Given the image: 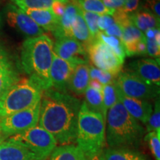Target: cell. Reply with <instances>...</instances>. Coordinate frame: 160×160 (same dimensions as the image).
Returning <instances> with one entry per match:
<instances>
[{"label": "cell", "mask_w": 160, "mask_h": 160, "mask_svg": "<svg viewBox=\"0 0 160 160\" xmlns=\"http://www.w3.org/2000/svg\"><path fill=\"white\" fill-rule=\"evenodd\" d=\"M82 103L68 93L51 88L43 91L39 125L60 145L76 143L77 122Z\"/></svg>", "instance_id": "6da1fadb"}, {"label": "cell", "mask_w": 160, "mask_h": 160, "mask_svg": "<svg viewBox=\"0 0 160 160\" xmlns=\"http://www.w3.org/2000/svg\"><path fill=\"white\" fill-rule=\"evenodd\" d=\"M53 43L48 35L28 38L21 50V65L26 73L39 84L43 91L51 88L50 79Z\"/></svg>", "instance_id": "7a4b0ae2"}, {"label": "cell", "mask_w": 160, "mask_h": 160, "mask_svg": "<svg viewBox=\"0 0 160 160\" xmlns=\"http://www.w3.org/2000/svg\"><path fill=\"white\" fill-rule=\"evenodd\" d=\"M105 142L108 148H134L140 145L145 129L118 101L107 112Z\"/></svg>", "instance_id": "3957f363"}, {"label": "cell", "mask_w": 160, "mask_h": 160, "mask_svg": "<svg viewBox=\"0 0 160 160\" xmlns=\"http://www.w3.org/2000/svg\"><path fill=\"white\" fill-rule=\"evenodd\" d=\"M76 143L88 159L100 154L106 143L105 119L89 110L84 102L78 116Z\"/></svg>", "instance_id": "277c9868"}, {"label": "cell", "mask_w": 160, "mask_h": 160, "mask_svg": "<svg viewBox=\"0 0 160 160\" xmlns=\"http://www.w3.org/2000/svg\"><path fill=\"white\" fill-rule=\"evenodd\" d=\"M43 90L32 78H20L0 99V119L41 101Z\"/></svg>", "instance_id": "5b68a950"}, {"label": "cell", "mask_w": 160, "mask_h": 160, "mask_svg": "<svg viewBox=\"0 0 160 160\" xmlns=\"http://www.w3.org/2000/svg\"><path fill=\"white\" fill-rule=\"evenodd\" d=\"M9 139L25 146L41 160H47L57 147L55 138L39 125Z\"/></svg>", "instance_id": "8992f818"}, {"label": "cell", "mask_w": 160, "mask_h": 160, "mask_svg": "<svg viewBox=\"0 0 160 160\" xmlns=\"http://www.w3.org/2000/svg\"><path fill=\"white\" fill-rule=\"evenodd\" d=\"M116 83L122 93L128 97L150 101L159 96V86L148 82L130 71L120 72Z\"/></svg>", "instance_id": "52a82bcc"}, {"label": "cell", "mask_w": 160, "mask_h": 160, "mask_svg": "<svg viewBox=\"0 0 160 160\" xmlns=\"http://www.w3.org/2000/svg\"><path fill=\"white\" fill-rule=\"evenodd\" d=\"M41 101L29 108L22 110L0 119V133L12 137L38 125Z\"/></svg>", "instance_id": "ba28073f"}, {"label": "cell", "mask_w": 160, "mask_h": 160, "mask_svg": "<svg viewBox=\"0 0 160 160\" xmlns=\"http://www.w3.org/2000/svg\"><path fill=\"white\" fill-rule=\"evenodd\" d=\"M88 57L97 68L103 70L115 77L122 71L123 62L105 43L96 39L86 49Z\"/></svg>", "instance_id": "9c48e42d"}, {"label": "cell", "mask_w": 160, "mask_h": 160, "mask_svg": "<svg viewBox=\"0 0 160 160\" xmlns=\"http://www.w3.org/2000/svg\"><path fill=\"white\" fill-rule=\"evenodd\" d=\"M5 16L6 22L10 27L28 38L37 37L44 34V30L13 3L6 6Z\"/></svg>", "instance_id": "30bf717a"}, {"label": "cell", "mask_w": 160, "mask_h": 160, "mask_svg": "<svg viewBox=\"0 0 160 160\" xmlns=\"http://www.w3.org/2000/svg\"><path fill=\"white\" fill-rule=\"evenodd\" d=\"M78 63L67 61L58 57L53 53V61L50 69V79L51 88L59 92L67 93L68 85Z\"/></svg>", "instance_id": "8fae6325"}, {"label": "cell", "mask_w": 160, "mask_h": 160, "mask_svg": "<svg viewBox=\"0 0 160 160\" xmlns=\"http://www.w3.org/2000/svg\"><path fill=\"white\" fill-rule=\"evenodd\" d=\"M53 53L61 59L77 62H88L85 47L72 37H63L57 39L53 45Z\"/></svg>", "instance_id": "7c38bea8"}, {"label": "cell", "mask_w": 160, "mask_h": 160, "mask_svg": "<svg viewBox=\"0 0 160 160\" xmlns=\"http://www.w3.org/2000/svg\"><path fill=\"white\" fill-rule=\"evenodd\" d=\"M148 82L160 86L159 62L151 58L135 60L130 63L128 71Z\"/></svg>", "instance_id": "4fadbf2b"}, {"label": "cell", "mask_w": 160, "mask_h": 160, "mask_svg": "<svg viewBox=\"0 0 160 160\" xmlns=\"http://www.w3.org/2000/svg\"><path fill=\"white\" fill-rule=\"evenodd\" d=\"M118 99L126 111L138 122L146 125L153 111V105L149 100L135 99L124 95L118 88Z\"/></svg>", "instance_id": "5bb4252c"}, {"label": "cell", "mask_w": 160, "mask_h": 160, "mask_svg": "<svg viewBox=\"0 0 160 160\" xmlns=\"http://www.w3.org/2000/svg\"><path fill=\"white\" fill-rule=\"evenodd\" d=\"M0 160H41L28 149L11 139L0 142Z\"/></svg>", "instance_id": "9a60e30c"}, {"label": "cell", "mask_w": 160, "mask_h": 160, "mask_svg": "<svg viewBox=\"0 0 160 160\" xmlns=\"http://www.w3.org/2000/svg\"><path fill=\"white\" fill-rule=\"evenodd\" d=\"M19 79L14 64L4 51L0 55V99L8 89Z\"/></svg>", "instance_id": "2e32d148"}, {"label": "cell", "mask_w": 160, "mask_h": 160, "mask_svg": "<svg viewBox=\"0 0 160 160\" xmlns=\"http://www.w3.org/2000/svg\"><path fill=\"white\" fill-rule=\"evenodd\" d=\"M90 65L88 62L79 63L76 66L69 80L68 89L78 96L85 93L89 85Z\"/></svg>", "instance_id": "e0dca14e"}, {"label": "cell", "mask_w": 160, "mask_h": 160, "mask_svg": "<svg viewBox=\"0 0 160 160\" xmlns=\"http://www.w3.org/2000/svg\"><path fill=\"white\" fill-rule=\"evenodd\" d=\"M22 11L31 17L42 29L53 33L57 28L59 19L56 17L51 9H25Z\"/></svg>", "instance_id": "ac0fdd59"}, {"label": "cell", "mask_w": 160, "mask_h": 160, "mask_svg": "<svg viewBox=\"0 0 160 160\" xmlns=\"http://www.w3.org/2000/svg\"><path fill=\"white\" fill-rule=\"evenodd\" d=\"M102 160H150L147 155L135 148H104L99 154Z\"/></svg>", "instance_id": "d6986e66"}, {"label": "cell", "mask_w": 160, "mask_h": 160, "mask_svg": "<svg viewBox=\"0 0 160 160\" xmlns=\"http://www.w3.org/2000/svg\"><path fill=\"white\" fill-rule=\"evenodd\" d=\"M79 13V8L71 0H68L62 17L59 19L57 28L53 32L56 39L63 37H71V28L76 17Z\"/></svg>", "instance_id": "ffe728a7"}, {"label": "cell", "mask_w": 160, "mask_h": 160, "mask_svg": "<svg viewBox=\"0 0 160 160\" xmlns=\"http://www.w3.org/2000/svg\"><path fill=\"white\" fill-rule=\"evenodd\" d=\"M129 16L132 24L142 33L148 29L159 28L160 19L151 12L142 8Z\"/></svg>", "instance_id": "44dd1931"}, {"label": "cell", "mask_w": 160, "mask_h": 160, "mask_svg": "<svg viewBox=\"0 0 160 160\" xmlns=\"http://www.w3.org/2000/svg\"><path fill=\"white\" fill-rule=\"evenodd\" d=\"M71 37L81 43L85 47V50L93 42V40H95L92 37L85 20L80 14L79 11L72 25Z\"/></svg>", "instance_id": "7402d4cb"}, {"label": "cell", "mask_w": 160, "mask_h": 160, "mask_svg": "<svg viewBox=\"0 0 160 160\" xmlns=\"http://www.w3.org/2000/svg\"><path fill=\"white\" fill-rule=\"evenodd\" d=\"M50 160H88L77 145L57 146L50 156Z\"/></svg>", "instance_id": "603a6c76"}, {"label": "cell", "mask_w": 160, "mask_h": 160, "mask_svg": "<svg viewBox=\"0 0 160 160\" xmlns=\"http://www.w3.org/2000/svg\"><path fill=\"white\" fill-rule=\"evenodd\" d=\"M84 94L85 97L84 102L85 103L88 109L96 113H100L105 120L107 112L105 111L103 105L102 92L88 86Z\"/></svg>", "instance_id": "cb8c5ba5"}, {"label": "cell", "mask_w": 160, "mask_h": 160, "mask_svg": "<svg viewBox=\"0 0 160 160\" xmlns=\"http://www.w3.org/2000/svg\"><path fill=\"white\" fill-rule=\"evenodd\" d=\"M80 9L102 15H113L114 11L106 8L102 0H71Z\"/></svg>", "instance_id": "d4e9b609"}, {"label": "cell", "mask_w": 160, "mask_h": 160, "mask_svg": "<svg viewBox=\"0 0 160 160\" xmlns=\"http://www.w3.org/2000/svg\"><path fill=\"white\" fill-rule=\"evenodd\" d=\"M97 39H99L100 41L105 43L108 47H109L111 51L117 56V57L124 62L126 54L125 48H124L122 42L121 40L117 37H113V36L107 35L103 31L99 32Z\"/></svg>", "instance_id": "484cf974"}, {"label": "cell", "mask_w": 160, "mask_h": 160, "mask_svg": "<svg viewBox=\"0 0 160 160\" xmlns=\"http://www.w3.org/2000/svg\"><path fill=\"white\" fill-rule=\"evenodd\" d=\"M118 87L116 81L113 83L103 85L102 90L103 105L106 112L111 108L113 105L119 101L118 99Z\"/></svg>", "instance_id": "4316f807"}, {"label": "cell", "mask_w": 160, "mask_h": 160, "mask_svg": "<svg viewBox=\"0 0 160 160\" xmlns=\"http://www.w3.org/2000/svg\"><path fill=\"white\" fill-rule=\"evenodd\" d=\"M120 28L122 31V37L121 41L122 42L123 45L136 42L145 37L142 32L136 28L132 24L131 21L125 24Z\"/></svg>", "instance_id": "83f0119b"}, {"label": "cell", "mask_w": 160, "mask_h": 160, "mask_svg": "<svg viewBox=\"0 0 160 160\" xmlns=\"http://www.w3.org/2000/svg\"><path fill=\"white\" fill-rule=\"evenodd\" d=\"M13 5L21 10L25 9H51L55 0H11Z\"/></svg>", "instance_id": "f1b7e54d"}, {"label": "cell", "mask_w": 160, "mask_h": 160, "mask_svg": "<svg viewBox=\"0 0 160 160\" xmlns=\"http://www.w3.org/2000/svg\"><path fill=\"white\" fill-rule=\"evenodd\" d=\"M79 11L80 14L82 15V17L84 20H85L86 25H87L88 28L92 37H93V39H96L100 32L99 27H98V20H99L100 15L94 13H91V12L83 11V10L80 9L79 8Z\"/></svg>", "instance_id": "f546056e"}, {"label": "cell", "mask_w": 160, "mask_h": 160, "mask_svg": "<svg viewBox=\"0 0 160 160\" xmlns=\"http://www.w3.org/2000/svg\"><path fill=\"white\" fill-rule=\"evenodd\" d=\"M116 79L117 77L108 72L90 65V79L97 80L101 85H105L113 83L116 81Z\"/></svg>", "instance_id": "4dcf8cb0"}, {"label": "cell", "mask_w": 160, "mask_h": 160, "mask_svg": "<svg viewBox=\"0 0 160 160\" xmlns=\"http://www.w3.org/2000/svg\"><path fill=\"white\" fill-rule=\"evenodd\" d=\"M145 131L148 133L151 131L160 133V104L159 98L155 101L154 108H153L152 113L146 123Z\"/></svg>", "instance_id": "1f68e13d"}, {"label": "cell", "mask_w": 160, "mask_h": 160, "mask_svg": "<svg viewBox=\"0 0 160 160\" xmlns=\"http://www.w3.org/2000/svg\"><path fill=\"white\" fill-rule=\"evenodd\" d=\"M155 160H160V133L155 131L148 132L144 137Z\"/></svg>", "instance_id": "d6a6232c"}, {"label": "cell", "mask_w": 160, "mask_h": 160, "mask_svg": "<svg viewBox=\"0 0 160 160\" xmlns=\"http://www.w3.org/2000/svg\"><path fill=\"white\" fill-rule=\"evenodd\" d=\"M147 54L159 59L160 56V33L153 38H145Z\"/></svg>", "instance_id": "836d02e7"}, {"label": "cell", "mask_w": 160, "mask_h": 160, "mask_svg": "<svg viewBox=\"0 0 160 160\" xmlns=\"http://www.w3.org/2000/svg\"><path fill=\"white\" fill-rule=\"evenodd\" d=\"M141 8L151 12L158 19H160V1L159 0H140Z\"/></svg>", "instance_id": "e575fe53"}, {"label": "cell", "mask_w": 160, "mask_h": 160, "mask_svg": "<svg viewBox=\"0 0 160 160\" xmlns=\"http://www.w3.org/2000/svg\"><path fill=\"white\" fill-rule=\"evenodd\" d=\"M68 0H55L52 4L51 10L58 19H60L65 13Z\"/></svg>", "instance_id": "d590c367"}, {"label": "cell", "mask_w": 160, "mask_h": 160, "mask_svg": "<svg viewBox=\"0 0 160 160\" xmlns=\"http://www.w3.org/2000/svg\"><path fill=\"white\" fill-rule=\"evenodd\" d=\"M104 5L111 11H120L124 10L125 0H102Z\"/></svg>", "instance_id": "8d00e7d4"}, {"label": "cell", "mask_w": 160, "mask_h": 160, "mask_svg": "<svg viewBox=\"0 0 160 160\" xmlns=\"http://www.w3.org/2000/svg\"><path fill=\"white\" fill-rule=\"evenodd\" d=\"M115 23L114 19L111 15H102L98 20V27L100 31H105L110 26Z\"/></svg>", "instance_id": "74e56055"}, {"label": "cell", "mask_w": 160, "mask_h": 160, "mask_svg": "<svg viewBox=\"0 0 160 160\" xmlns=\"http://www.w3.org/2000/svg\"><path fill=\"white\" fill-rule=\"evenodd\" d=\"M140 8H141L140 0H125V5L123 11L128 14H131Z\"/></svg>", "instance_id": "f35d334b"}, {"label": "cell", "mask_w": 160, "mask_h": 160, "mask_svg": "<svg viewBox=\"0 0 160 160\" xmlns=\"http://www.w3.org/2000/svg\"><path fill=\"white\" fill-rule=\"evenodd\" d=\"M104 33H106L107 35L113 36L122 40V31L121 28L117 25V23H114L113 25L110 26L108 28H107Z\"/></svg>", "instance_id": "ab89813d"}, {"label": "cell", "mask_w": 160, "mask_h": 160, "mask_svg": "<svg viewBox=\"0 0 160 160\" xmlns=\"http://www.w3.org/2000/svg\"><path fill=\"white\" fill-rule=\"evenodd\" d=\"M88 86L93 88H94L96 90H97V91H101V92H102V87H103V85H101L99 82H97V80H93V79H90Z\"/></svg>", "instance_id": "60d3db41"}, {"label": "cell", "mask_w": 160, "mask_h": 160, "mask_svg": "<svg viewBox=\"0 0 160 160\" xmlns=\"http://www.w3.org/2000/svg\"><path fill=\"white\" fill-rule=\"evenodd\" d=\"M88 160H102V159L101 158H100L99 154V155H95L93 156V157L89 158Z\"/></svg>", "instance_id": "b9f144b4"}, {"label": "cell", "mask_w": 160, "mask_h": 160, "mask_svg": "<svg viewBox=\"0 0 160 160\" xmlns=\"http://www.w3.org/2000/svg\"><path fill=\"white\" fill-rule=\"evenodd\" d=\"M3 51H4V50H3V48H2V46H1V45H0V55L2 54V53H3Z\"/></svg>", "instance_id": "7bdbcfd3"}, {"label": "cell", "mask_w": 160, "mask_h": 160, "mask_svg": "<svg viewBox=\"0 0 160 160\" xmlns=\"http://www.w3.org/2000/svg\"><path fill=\"white\" fill-rule=\"evenodd\" d=\"M2 1H4V0H0V2H2Z\"/></svg>", "instance_id": "ee69618b"}]
</instances>
